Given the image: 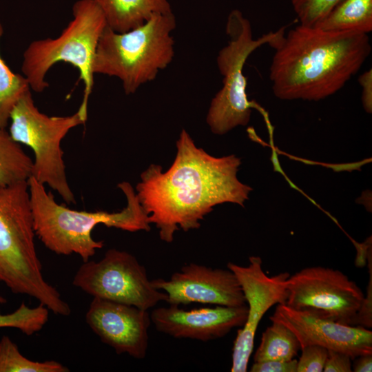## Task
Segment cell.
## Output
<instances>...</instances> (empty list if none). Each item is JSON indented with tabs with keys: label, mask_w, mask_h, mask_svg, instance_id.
I'll return each mask as SVG.
<instances>
[{
	"label": "cell",
	"mask_w": 372,
	"mask_h": 372,
	"mask_svg": "<svg viewBox=\"0 0 372 372\" xmlns=\"http://www.w3.org/2000/svg\"><path fill=\"white\" fill-rule=\"evenodd\" d=\"M170 167L152 164L141 174L136 189L149 223L159 229L160 238L172 242L174 233L198 229L200 220L224 203L244 206L252 188L241 183V164L235 155L214 157L198 147L183 130Z\"/></svg>",
	"instance_id": "6da1fadb"
},
{
	"label": "cell",
	"mask_w": 372,
	"mask_h": 372,
	"mask_svg": "<svg viewBox=\"0 0 372 372\" xmlns=\"http://www.w3.org/2000/svg\"><path fill=\"white\" fill-rule=\"evenodd\" d=\"M269 68L274 95L286 101H320L340 90L371 52L368 34L298 25L273 47Z\"/></svg>",
	"instance_id": "7a4b0ae2"
},
{
	"label": "cell",
	"mask_w": 372,
	"mask_h": 372,
	"mask_svg": "<svg viewBox=\"0 0 372 372\" xmlns=\"http://www.w3.org/2000/svg\"><path fill=\"white\" fill-rule=\"evenodd\" d=\"M28 183L35 235L56 254H75L83 262L89 260L104 246L103 241L92 236L94 228L99 224L130 232L150 230L148 215L128 182L118 185L126 197V207L112 213L70 209L58 204L54 196L47 192L45 186L34 178L31 176Z\"/></svg>",
	"instance_id": "3957f363"
},
{
	"label": "cell",
	"mask_w": 372,
	"mask_h": 372,
	"mask_svg": "<svg viewBox=\"0 0 372 372\" xmlns=\"http://www.w3.org/2000/svg\"><path fill=\"white\" fill-rule=\"evenodd\" d=\"M35 236L28 181L0 185V282L56 315L70 316L69 304L43 277Z\"/></svg>",
	"instance_id": "277c9868"
},
{
	"label": "cell",
	"mask_w": 372,
	"mask_h": 372,
	"mask_svg": "<svg viewBox=\"0 0 372 372\" xmlns=\"http://www.w3.org/2000/svg\"><path fill=\"white\" fill-rule=\"evenodd\" d=\"M176 26L172 12L155 14L143 24L124 32L107 25L96 47L94 74L116 77L126 94L135 93L172 62V33Z\"/></svg>",
	"instance_id": "5b68a950"
},
{
	"label": "cell",
	"mask_w": 372,
	"mask_h": 372,
	"mask_svg": "<svg viewBox=\"0 0 372 372\" xmlns=\"http://www.w3.org/2000/svg\"><path fill=\"white\" fill-rule=\"evenodd\" d=\"M106 27L104 14L95 3L76 1L72 6V18L59 36L33 41L23 52L21 71L30 90L43 92L49 87L45 77L50 69L59 62L70 63L78 70L83 82L80 105L87 109L94 86V59Z\"/></svg>",
	"instance_id": "8992f818"
},
{
	"label": "cell",
	"mask_w": 372,
	"mask_h": 372,
	"mask_svg": "<svg viewBox=\"0 0 372 372\" xmlns=\"http://www.w3.org/2000/svg\"><path fill=\"white\" fill-rule=\"evenodd\" d=\"M225 30L229 40L216 59L223 87L211 100L206 118L211 131L219 135L245 126L250 120L252 104L247 98V79L243 74L248 57L262 45L273 48L285 34L284 26L254 39L249 21L238 10L229 14Z\"/></svg>",
	"instance_id": "52a82bcc"
},
{
	"label": "cell",
	"mask_w": 372,
	"mask_h": 372,
	"mask_svg": "<svg viewBox=\"0 0 372 372\" xmlns=\"http://www.w3.org/2000/svg\"><path fill=\"white\" fill-rule=\"evenodd\" d=\"M87 118V110L81 106L69 116H50L40 112L31 90L19 99L10 116L11 137L33 152L31 176L56 192L68 204L76 203V200L68 181L61 143L70 130L84 124Z\"/></svg>",
	"instance_id": "ba28073f"
},
{
	"label": "cell",
	"mask_w": 372,
	"mask_h": 372,
	"mask_svg": "<svg viewBox=\"0 0 372 372\" xmlns=\"http://www.w3.org/2000/svg\"><path fill=\"white\" fill-rule=\"evenodd\" d=\"M72 284L93 298L144 310L167 300V295L153 286L145 267L136 258L116 249H108L99 261L83 262Z\"/></svg>",
	"instance_id": "9c48e42d"
},
{
	"label": "cell",
	"mask_w": 372,
	"mask_h": 372,
	"mask_svg": "<svg viewBox=\"0 0 372 372\" xmlns=\"http://www.w3.org/2000/svg\"><path fill=\"white\" fill-rule=\"evenodd\" d=\"M286 305L316 318L355 326L364 295L342 271L320 266L302 269L288 279Z\"/></svg>",
	"instance_id": "30bf717a"
},
{
	"label": "cell",
	"mask_w": 372,
	"mask_h": 372,
	"mask_svg": "<svg viewBox=\"0 0 372 372\" xmlns=\"http://www.w3.org/2000/svg\"><path fill=\"white\" fill-rule=\"evenodd\" d=\"M247 266L229 262L242 288L247 303V319L238 330L233 347L231 372H245L253 352L254 338L259 323L266 312L274 304H285L288 297L290 274L282 272L268 276L262 270V260L251 256Z\"/></svg>",
	"instance_id": "8fae6325"
},
{
	"label": "cell",
	"mask_w": 372,
	"mask_h": 372,
	"mask_svg": "<svg viewBox=\"0 0 372 372\" xmlns=\"http://www.w3.org/2000/svg\"><path fill=\"white\" fill-rule=\"evenodd\" d=\"M153 286L167 295L169 304L197 302L237 307L246 305L239 282L232 271L196 263L182 267L169 280H152Z\"/></svg>",
	"instance_id": "7c38bea8"
},
{
	"label": "cell",
	"mask_w": 372,
	"mask_h": 372,
	"mask_svg": "<svg viewBox=\"0 0 372 372\" xmlns=\"http://www.w3.org/2000/svg\"><path fill=\"white\" fill-rule=\"evenodd\" d=\"M85 322L102 342L117 354L143 359L148 348L151 324L147 310L99 298H93Z\"/></svg>",
	"instance_id": "4fadbf2b"
},
{
	"label": "cell",
	"mask_w": 372,
	"mask_h": 372,
	"mask_svg": "<svg viewBox=\"0 0 372 372\" xmlns=\"http://www.w3.org/2000/svg\"><path fill=\"white\" fill-rule=\"evenodd\" d=\"M269 319L291 330L298 340L300 349L318 345L347 353L352 360L372 353V331L369 329L316 318L280 304Z\"/></svg>",
	"instance_id": "5bb4252c"
},
{
	"label": "cell",
	"mask_w": 372,
	"mask_h": 372,
	"mask_svg": "<svg viewBox=\"0 0 372 372\" xmlns=\"http://www.w3.org/2000/svg\"><path fill=\"white\" fill-rule=\"evenodd\" d=\"M247 316V305L184 310L178 305L169 304L153 309L150 318L158 331L175 338L207 342L224 337L235 327H242Z\"/></svg>",
	"instance_id": "9a60e30c"
},
{
	"label": "cell",
	"mask_w": 372,
	"mask_h": 372,
	"mask_svg": "<svg viewBox=\"0 0 372 372\" xmlns=\"http://www.w3.org/2000/svg\"><path fill=\"white\" fill-rule=\"evenodd\" d=\"M101 9L107 25L124 32L147 21L152 15L172 12L168 0H92Z\"/></svg>",
	"instance_id": "2e32d148"
},
{
	"label": "cell",
	"mask_w": 372,
	"mask_h": 372,
	"mask_svg": "<svg viewBox=\"0 0 372 372\" xmlns=\"http://www.w3.org/2000/svg\"><path fill=\"white\" fill-rule=\"evenodd\" d=\"M314 27L326 31H372V0H340Z\"/></svg>",
	"instance_id": "e0dca14e"
},
{
	"label": "cell",
	"mask_w": 372,
	"mask_h": 372,
	"mask_svg": "<svg viewBox=\"0 0 372 372\" xmlns=\"http://www.w3.org/2000/svg\"><path fill=\"white\" fill-rule=\"evenodd\" d=\"M33 161L12 139L6 128L0 127V185H10L28 181Z\"/></svg>",
	"instance_id": "ac0fdd59"
},
{
	"label": "cell",
	"mask_w": 372,
	"mask_h": 372,
	"mask_svg": "<svg viewBox=\"0 0 372 372\" xmlns=\"http://www.w3.org/2000/svg\"><path fill=\"white\" fill-rule=\"evenodd\" d=\"M271 322L262 334L254 355V362L290 360L295 358L300 349L299 341L291 330L281 323Z\"/></svg>",
	"instance_id": "d6986e66"
},
{
	"label": "cell",
	"mask_w": 372,
	"mask_h": 372,
	"mask_svg": "<svg viewBox=\"0 0 372 372\" xmlns=\"http://www.w3.org/2000/svg\"><path fill=\"white\" fill-rule=\"evenodd\" d=\"M70 369L54 360L32 361L21 354L8 335L0 340V372H68Z\"/></svg>",
	"instance_id": "ffe728a7"
},
{
	"label": "cell",
	"mask_w": 372,
	"mask_h": 372,
	"mask_svg": "<svg viewBox=\"0 0 372 372\" xmlns=\"http://www.w3.org/2000/svg\"><path fill=\"white\" fill-rule=\"evenodd\" d=\"M3 33L0 22V38ZM29 90H31L25 76L14 73L0 55V127L6 128L13 107Z\"/></svg>",
	"instance_id": "44dd1931"
},
{
	"label": "cell",
	"mask_w": 372,
	"mask_h": 372,
	"mask_svg": "<svg viewBox=\"0 0 372 372\" xmlns=\"http://www.w3.org/2000/svg\"><path fill=\"white\" fill-rule=\"evenodd\" d=\"M48 318L49 309L43 304L31 308L22 302L13 312L0 313V328H14L30 336L40 331Z\"/></svg>",
	"instance_id": "7402d4cb"
},
{
	"label": "cell",
	"mask_w": 372,
	"mask_h": 372,
	"mask_svg": "<svg viewBox=\"0 0 372 372\" xmlns=\"http://www.w3.org/2000/svg\"><path fill=\"white\" fill-rule=\"evenodd\" d=\"M340 0H290L301 25L314 27Z\"/></svg>",
	"instance_id": "603a6c76"
},
{
	"label": "cell",
	"mask_w": 372,
	"mask_h": 372,
	"mask_svg": "<svg viewBox=\"0 0 372 372\" xmlns=\"http://www.w3.org/2000/svg\"><path fill=\"white\" fill-rule=\"evenodd\" d=\"M297 372H322L328 356V349L318 345H308L301 349Z\"/></svg>",
	"instance_id": "cb8c5ba5"
},
{
	"label": "cell",
	"mask_w": 372,
	"mask_h": 372,
	"mask_svg": "<svg viewBox=\"0 0 372 372\" xmlns=\"http://www.w3.org/2000/svg\"><path fill=\"white\" fill-rule=\"evenodd\" d=\"M369 261V267L370 268V278L366 289V295L362 306L357 313L355 326H360L366 329L372 327V263H371V251L367 256Z\"/></svg>",
	"instance_id": "d4e9b609"
},
{
	"label": "cell",
	"mask_w": 372,
	"mask_h": 372,
	"mask_svg": "<svg viewBox=\"0 0 372 372\" xmlns=\"http://www.w3.org/2000/svg\"><path fill=\"white\" fill-rule=\"evenodd\" d=\"M351 358L347 353L328 350L325 362L324 372H351L352 371Z\"/></svg>",
	"instance_id": "484cf974"
},
{
	"label": "cell",
	"mask_w": 372,
	"mask_h": 372,
	"mask_svg": "<svg viewBox=\"0 0 372 372\" xmlns=\"http://www.w3.org/2000/svg\"><path fill=\"white\" fill-rule=\"evenodd\" d=\"M298 360H269L261 362H254L251 372H297Z\"/></svg>",
	"instance_id": "4316f807"
},
{
	"label": "cell",
	"mask_w": 372,
	"mask_h": 372,
	"mask_svg": "<svg viewBox=\"0 0 372 372\" xmlns=\"http://www.w3.org/2000/svg\"><path fill=\"white\" fill-rule=\"evenodd\" d=\"M358 83L362 87V103L368 113L372 112V70H368L358 77Z\"/></svg>",
	"instance_id": "83f0119b"
},
{
	"label": "cell",
	"mask_w": 372,
	"mask_h": 372,
	"mask_svg": "<svg viewBox=\"0 0 372 372\" xmlns=\"http://www.w3.org/2000/svg\"><path fill=\"white\" fill-rule=\"evenodd\" d=\"M353 360L352 371L355 372H371L372 371V353L361 355Z\"/></svg>",
	"instance_id": "f1b7e54d"
},
{
	"label": "cell",
	"mask_w": 372,
	"mask_h": 372,
	"mask_svg": "<svg viewBox=\"0 0 372 372\" xmlns=\"http://www.w3.org/2000/svg\"><path fill=\"white\" fill-rule=\"evenodd\" d=\"M7 300L3 296L0 295V304H5Z\"/></svg>",
	"instance_id": "f546056e"
}]
</instances>
